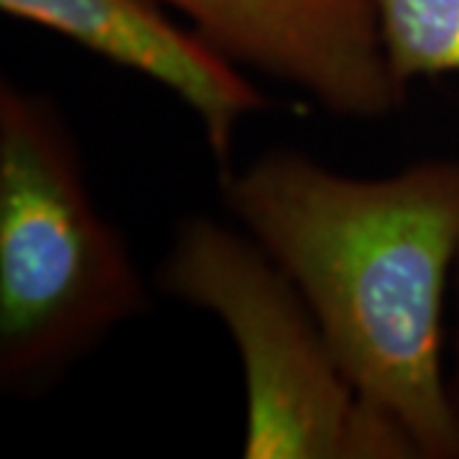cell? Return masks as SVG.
<instances>
[{"mask_svg": "<svg viewBox=\"0 0 459 459\" xmlns=\"http://www.w3.org/2000/svg\"><path fill=\"white\" fill-rule=\"evenodd\" d=\"M54 100L0 82V385L31 394L146 309Z\"/></svg>", "mask_w": 459, "mask_h": 459, "instance_id": "7a4b0ae2", "label": "cell"}, {"mask_svg": "<svg viewBox=\"0 0 459 459\" xmlns=\"http://www.w3.org/2000/svg\"><path fill=\"white\" fill-rule=\"evenodd\" d=\"M455 301H457V316H455V327H452V344H449V368H446V388H449V398L452 406L457 411L459 419V258L455 265Z\"/></svg>", "mask_w": 459, "mask_h": 459, "instance_id": "52a82bcc", "label": "cell"}, {"mask_svg": "<svg viewBox=\"0 0 459 459\" xmlns=\"http://www.w3.org/2000/svg\"><path fill=\"white\" fill-rule=\"evenodd\" d=\"M214 49L301 90L327 113L377 120L406 102L383 49L373 0H156Z\"/></svg>", "mask_w": 459, "mask_h": 459, "instance_id": "277c9868", "label": "cell"}, {"mask_svg": "<svg viewBox=\"0 0 459 459\" xmlns=\"http://www.w3.org/2000/svg\"><path fill=\"white\" fill-rule=\"evenodd\" d=\"M156 0H0L3 13L44 26L105 62L126 66L179 98L204 131L217 174L232 169V146L265 95L199 31L161 13Z\"/></svg>", "mask_w": 459, "mask_h": 459, "instance_id": "5b68a950", "label": "cell"}, {"mask_svg": "<svg viewBox=\"0 0 459 459\" xmlns=\"http://www.w3.org/2000/svg\"><path fill=\"white\" fill-rule=\"evenodd\" d=\"M398 84L459 74V0H373Z\"/></svg>", "mask_w": 459, "mask_h": 459, "instance_id": "8992f818", "label": "cell"}, {"mask_svg": "<svg viewBox=\"0 0 459 459\" xmlns=\"http://www.w3.org/2000/svg\"><path fill=\"white\" fill-rule=\"evenodd\" d=\"M159 283L214 314L246 380L247 459H416V446L344 376L316 316L246 230L186 217Z\"/></svg>", "mask_w": 459, "mask_h": 459, "instance_id": "3957f363", "label": "cell"}, {"mask_svg": "<svg viewBox=\"0 0 459 459\" xmlns=\"http://www.w3.org/2000/svg\"><path fill=\"white\" fill-rule=\"evenodd\" d=\"M232 217L309 304L358 394L421 459H459L444 307L459 258V159L362 179L294 148L220 171Z\"/></svg>", "mask_w": 459, "mask_h": 459, "instance_id": "6da1fadb", "label": "cell"}]
</instances>
